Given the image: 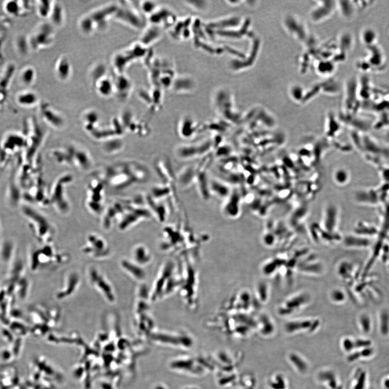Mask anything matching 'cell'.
I'll list each match as a JSON object with an SVG mask.
<instances>
[{
    "label": "cell",
    "instance_id": "obj_1",
    "mask_svg": "<svg viewBox=\"0 0 389 389\" xmlns=\"http://www.w3.org/2000/svg\"><path fill=\"white\" fill-rule=\"evenodd\" d=\"M99 177L107 187L122 191L147 182L151 178V172L139 161L125 160L107 166Z\"/></svg>",
    "mask_w": 389,
    "mask_h": 389
},
{
    "label": "cell",
    "instance_id": "obj_2",
    "mask_svg": "<svg viewBox=\"0 0 389 389\" xmlns=\"http://www.w3.org/2000/svg\"><path fill=\"white\" fill-rule=\"evenodd\" d=\"M51 159L57 165L74 168L82 172L90 170L93 165L92 155L89 150L78 143L51 150Z\"/></svg>",
    "mask_w": 389,
    "mask_h": 389
},
{
    "label": "cell",
    "instance_id": "obj_3",
    "mask_svg": "<svg viewBox=\"0 0 389 389\" xmlns=\"http://www.w3.org/2000/svg\"><path fill=\"white\" fill-rule=\"evenodd\" d=\"M151 217L152 215L147 206L145 197L139 195L129 197L124 212L117 223L118 228L120 231H125Z\"/></svg>",
    "mask_w": 389,
    "mask_h": 389
},
{
    "label": "cell",
    "instance_id": "obj_4",
    "mask_svg": "<svg viewBox=\"0 0 389 389\" xmlns=\"http://www.w3.org/2000/svg\"><path fill=\"white\" fill-rule=\"evenodd\" d=\"M74 177L71 173L59 175L54 181L49 194L50 206L61 215L69 214L71 204L68 199L67 189L74 182Z\"/></svg>",
    "mask_w": 389,
    "mask_h": 389
},
{
    "label": "cell",
    "instance_id": "obj_5",
    "mask_svg": "<svg viewBox=\"0 0 389 389\" xmlns=\"http://www.w3.org/2000/svg\"><path fill=\"white\" fill-rule=\"evenodd\" d=\"M105 182L99 177L89 181L86 190L85 206L88 212L94 216H101L105 205L106 188Z\"/></svg>",
    "mask_w": 389,
    "mask_h": 389
},
{
    "label": "cell",
    "instance_id": "obj_6",
    "mask_svg": "<svg viewBox=\"0 0 389 389\" xmlns=\"http://www.w3.org/2000/svg\"><path fill=\"white\" fill-rule=\"evenodd\" d=\"M214 148L212 138H207L199 142L177 146L174 150V154L181 161H192L210 155Z\"/></svg>",
    "mask_w": 389,
    "mask_h": 389
},
{
    "label": "cell",
    "instance_id": "obj_7",
    "mask_svg": "<svg viewBox=\"0 0 389 389\" xmlns=\"http://www.w3.org/2000/svg\"><path fill=\"white\" fill-rule=\"evenodd\" d=\"M89 282L109 303L113 304L117 295L113 286L108 278L99 268L91 266L87 270Z\"/></svg>",
    "mask_w": 389,
    "mask_h": 389
},
{
    "label": "cell",
    "instance_id": "obj_8",
    "mask_svg": "<svg viewBox=\"0 0 389 389\" xmlns=\"http://www.w3.org/2000/svg\"><path fill=\"white\" fill-rule=\"evenodd\" d=\"M83 252L95 260H104L112 253L111 248L105 238L97 233H91L87 236Z\"/></svg>",
    "mask_w": 389,
    "mask_h": 389
},
{
    "label": "cell",
    "instance_id": "obj_9",
    "mask_svg": "<svg viewBox=\"0 0 389 389\" xmlns=\"http://www.w3.org/2000/svg\"><path fill=\"white\" fill-rule=\"evenodd\" d=\"M40 113L46 124L56 130L62 131L66 126V120L64 115L49 104H44L41 107Z\"/></svg>",
    "mask_w": 389,
    "mask_h": 389
},
{
    "label": "cell",
    "instance_id": "obj_10",
    "mask_svg": "<svg viewBox=\"0 0 389 389\" xmlns=\"http://www.w3.org/2000/svg\"><path fill=\"white\" fill-rule=\"evenodd\" d=\"M114 18L133 29H139L143 25L142 20L137 12L127 4L119 5Z\"/></svg>",
    "mask_w": 389,
    "mask_h": 389
},
{
    "label": "cell",
    "instance_id": "obj_11",
    "mask_svg": "<svg viewBox=\"0 0 389 389\" xmlns=\"http://www.w3.org/2000/svg\"><path fill=\"white\" fill-rule=\"evenodd\" d=\"M118 5L112 4L104 6L95 10L89 15L96 27L97 30L105 29L107 26L109 19L114 17L118 10Z\"/></svg>",
    "mask_w": 389,
    "mask_h": 389
},
{
    "label": "cell",
    "instance_id": "obj_12",
    "mask_svg": "<svg viewBox=\"0 0 389 389\" xmlns=\"http://www.w3.org/2000/svg\"><path fill=\"white\" fill-rule=\"evenodd\" d=\"M240 196L236 190H232L229 196L223 200L222 214L228 219H234L240 213Z\"/></svg>",
    "mask_w": 389,
    "mask_h": 389
},
{
    "label": "cell",
    "instance_id": "obj_13",
    "mask_svg": "<svg viewBox=\"0 0 389 389\" xmlns=\"http://www.w3.org/2000/svg\"><path fill=\"white\" fill-rule=\"evenodd\" d=\"M199 125L192 119H181L177 125L176 131L178 137L183 140H194L201 132Z\"/></svg>",
    "mask_w": 389,
    "mask_h": 389
},
{
    "label": "cell",
    "instance_id": "obj_14",
    "mask_svg": "<svg viewBox=\"0 0 389 389\" xmlns=\"http://www.w3.org/2000/svg\"><path fill=\"white\" fill-rule=\"evenodd\" d=\"M80 277L78 272L71 271L66 275L62 288L57 293V298L65 300L71 297L78 290L80 284Z\"/></svg>",
    "mask_w": 389,
    "mask_h": 389
},
{
    "label": "cell",
    "instance_id": "obj_15",
    "mask_svg": "<svg viewBox=\"0 0 389 389\" xmlns=\"http://www.w3.org/2000/svg\"><path fill=\"white\" fill-rule=\"evenodd\" d=\"M145 200L152 216L161 222H165L169 214V208L166 201L155 199L149 194L145 196Z\"/></svg>",
    "mask_w": 389,
    "mask_h": 389
},
{
    "label": "cell",
    "instance_id": "obj_16",
    "mask_svg": "<svg viewBox=\"0 0 389 389\" xmlns=\"http://www.w3.org/2000/svg\"><path fill=\"white\" fill-rule=\"evenodd\" d=\"M114 86V94L120 100H125L131 94L132 84L125 74L116 73L113 78Z\"/></svg>",
    "mask_w": 389,
    "mask_h": 389
},
{
    "label": "cell",
    "instance_id": "obj_17",
    "mask_svg": "<svg viewBox=\"0 0 389 389\" xmlns=\"http://www.w3.org/2000/svg\"><path fill=\"white\" fill-rule=\"evenodd\" d=\"M198 169V163L195 165L187 166L180 170L176 175L177 186L186 189L195 184Z\"/></svg>",
    "mask_w": 389,
    "mask_h": 389
},
{
    "label": "cell",
    "instance_id": "obj_18",
    "mask_svg": "<svg viewBox=\"0 0 389 389\" xmlns=\"http://www.w3.org/2000/svg\"><path fill=\"white\" fill-rule=\"evenodd\" d=\"M39 29L36 36H34V42L37 49L40 47H46L51 46L54 42V32L53 27L51 24H45Z\"/></svg>",
    "mask_w": 389,
    "mask_h": 389
},
{
    "label": "cell",
    "instance_id": "obj_19",
    "mask_svg": "<svg viewBox=\"0 0 389 389\" xmlns=\"http://www.w3.org/2000/svg\"><path fill=\"white\" fill-rule=\"evenodd\" d=\"M55 71L57 78L61 82L70 80L72 74V67L69 59L66 56L60 57L57 60Z\"/></svg>",
    "mask_w": 389,
    "mask_h": 389
},
{
    "label": "cell",
    "instance_id": "obj_20",
    "mask_svg": "<svg viewBox=\"0 0 389 389\" xmlns=\"http://www.w3.org/2000/svg\"><path fill=\"white\" fill-rule=\"evenodd\" d=\"M120 265L122 270L135 280L141 281L146 277L144 270L132 260L127 258L122 259Z\"/></svg>",
    "mask_w": 389,
    "mask_h": 389
},
{
    "label": "cell",
    "instance_id": "obj_21",
    "mask_svg": "<svg viewBox=\"0 0 389 389\" xmlns=\"http://www.w3.org/2000/svg\"><path fill=\"white\" fill-rule=\"evenodd\" d=\"M132 260L142 267L151 262V252L145 245H136L132 250Z\"/></svg>",
    "mask_w": 389,
    "mask_h": 389
},
{
    "label": "cell",
    "instance_id": "obj_22",
    "mask_svg": "<svg viewBox=\"0 0 389 389\" xmlns=\"http://www.w3.org/2000/svg\"><path fill=\"white\" fill-rule=\"evenodd\" d=\"M95 90L101 97L108 98L114 95L113 78L107 76L100 79L94 84Z\"/></svg>",
    "mask_w": 389,
    "mask_h": 389
},
{
    "label": "cell",
    "instance_id": "obj_23",
    "mask_svg": "<svg viewBox=\"0 0 389 389\" xmlns=\"http://www.w3.org/2000/svg\"><path fill=\"white\" fill-rule=\"evenodd\" d=\"M133 61L127 51L116 54L112 61L116 73L125 74L127 67Z\"/></svg>",
    "mask_w": 389,
    "mask_h": 389
},
{
    "label": "cell",
    "instance_id": "obj_24",
    "mask_svg": "<svg viewBox=\"0 0 389 389\" xmlns=\"http://www.w3.org/2000/svg\"><path fill=\"white\" fill-rule=\"evenodd\" d=\"M210 193L224 200L230 194L232 189L226 183L216 179L210 180Z\"/></svg>",
    "mask_w": 389,
    "mask_h": 389
},
{
    "label": "cell",
    "instance_id": "obj_25",
    "mask_svg": "<svg viewBox=\"0 0 389 389\" xmlns=\"http://www.w3.org/2000/svg\"><path fill=\"white\" fill-rule=\"evenodd\" d=\"M337 207L332 203H329L325 207L324 210V224L327 230H332L335 227L338 220Z\"/></svg>",
    "mask_w": 389,
    "mask_h": 389
},
{
    "label": "cell",
    "instance_id": "obj_26",
    "mask_svg": "<svg viewBox=\"0 0 389 389\" xmlns=\"http://www.w3.org/2000/svg\"><path fill=\"white\" fill-rule=\"evenodd\" d=\"M17 100L18 103L23 107H32L39 103V98L35 92L26 91L17 95Z\"/></svg>",
    "mask_w": 389,
    "mask_h": 389
},
{
    "label": "cell",
    "instance_id": "obj_27",
    "mask_svg": "<svg viewBox=\"0 0 389 389\" xmlns=\"http://www.w3.org/2000/svg\"><path fill=\"white\" fill-rule=\"evenodd\" d=\"M50 18L53 25L61 27L64 24L65 12L62 5L58 2H54Z\"/></svg>",
    "mask_w": 389,
    "mask_h": 389
},
{
    "label": "cell",
    "instance_id": "obj_28",
    "mask_svg": "<svg viewBox=\"0 0 389 389\" xmlns=\"http://www.w3.org/2000/svg\"><path fill=\"white\" fill-rule=\"evenodd\" d=\"M350 173L344 167H338L332 173V180L338 186H344L350 181Z\"/></svg>",
    "mask_w": 389,
    "mask_h": 389
},
{
    "label": "cell",
    "instance_id": "obj_29",
    "mask_svg": "<svg viewBox=\"0 0 389 389\" xmlns=\"http://www.w3.org/2000/svg\"><path fill=\"white\" fill-rule=\"evenodd\" d=\"M123 138L115 139L104 143V151L108 155H114L121 152L124 147Z\"/></svg>",
    "mask_w": 389,
    "mask_h": 389
},
{
    "label": "cell",
    "instance_id": "obj_30",
    "mask_svg": "<svg viewBox=\"0 0 389 389\" xmlns=\"http://www.w3.org/2000/svg\"><path fill=\"white\" fill-rule=\"evenodd\" d=\"M79 27L80 31L87 36L91 35L97 31L96 27L89 15L84 16L80 20Z\"/></svg>",
    "mask_w": 389,
    "mask_h": 389
},
{
    "label": "cell",
    "instance_id": "obj_31",
    "mask_svg": "<svg viewBox=\"0 0 389 389\" xmlns=\"http://www.w3.org/2000/svg\"><path fill=\"white\" fill-rule=\"evenodd\" d=\"M345 245L349 247L359 248H367L370 245V241L366 237L349 236L345 239Z\"/></svg>",
    "mask_w": 389,
    "mask_h": 389
},
{
    "label": "cell",
    "instance_id": "obj_32",
    "mask_svg": "<svg viewBox=\"0 0 389 389\" xmlns=\"http://www.w3.org/2000/svg\"><path fill=\"white\" fill-rule=\"evenodd\" d=\"M54 2L51 1L39 2L37 5L38 15L44 18H50Z\"/></svg>",
    "mask_w": 389,
    "mask_h": 389
},
{
    "label": "cell",
    "instance_id": "obj_33",
    "mask_svg": "<svg viewBox=\"0 0 389 389\" xmlns=\"http://www.w3.org/2000/svg\"><path fill=\"white\" fill-rule=\"evenodd\" d=\"M21 79L24 85L31 86L36 79V72L32 67L25 68L21 74Z\"/></svg>",
    "mask_w": 389,
    "mask_h": 389
},
{
    "label": "cell",
    "instance_id": "obj_34",
    "mask_svg": "<svg viewBox=\"0 0 389 389\" xmlns=\"http://www.w3.org/2000/svg\"><path fill=\"white\" fill-rule=\"evenodd\" d=\"M106 73L107 68L103 64H99L93 67L91 76L93 85L100 79L106 76Z\"/></svg>",
    "mask_w": 389,
    "mask_h": 389
},
{
    "label": "cell",
    "instance_id": "obj_35",
    "mask_svg": "<svg viewBox=\"0 0 389 389\" xmlns=\"http://www.w3.org/2000/svg\"><path fill=\"white\" fill-rule=\"evenodd\" d=\"M379 327L382 332L387 333L389 327V310L383 309L379 311L378 315Z\"/></svg>",
    "mask_w": 389,
    "mask_h": 389
},
{
    "label": "cell",
    "instance_id": "obj_36",
    "mask_svg": "<svg viewBox=\"0 0 389 389\" xmlns=\"http://www.w3.org/2000/svg\"><path fill=\"white\" fill-rule=\"evenodd\" d=\"M360 323L361 324L362 329L365 332H368L371 329V319L369 314L363 313L361 314L359 317Z\"/></svg>",
    "mask_w": 389,
    "mask_h": 389
},
{
    "label": "cell",
    "instance_id": "obj_37",
    "mask_svg": "<svg viewBox=\"0 0 389 389\" xmlns=\"http://www.w3.org/2000/svg\"><path fill=\"white\" fill-rule=\"evenodd\" d=\"M374 31L371 29H366L364 30V32L362 33V35H361V40H363V43L365 44H370V43H372V44L374 42L375 40L371 38L372 37H377L376 35V33L373 34V35L371 36V34H373Z\"/></svg>",
    "mask_w": 389,
    "mask_h": 389
}]
</instances>
